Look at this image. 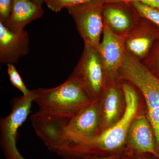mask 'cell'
<instances>
[{
  "label": "cell",
  "instance_id": "obj_1",
  "mask_svg": "<svg viewBox=\"0 0 159 159\" xmlns=\"http://www.w3.org/2000/svg\"><path fill=\"white\" fill-rule=\"evenodd\" d=\"M94 100L82 84L71 75L56 87L35 89L34 102L39 110L31 115V119L64 122L77 116Z\"/></svg>",
  "mask_w": 159,
  "mask_h": 159
},
{
  "label": "cell",
  "instance_id": "obj_2",
  "mask_svg": "<svg viewBox=\"0 0 159 159\" xmlns=\"http://www.w3.org/2000/svg\"><path fill=\"white\" fill-rule=\"evenodd\" d=\"M121 81L126 104L124 116L116 124L101 134L81 140L76 148L77 157L87 155L103 154L126 148L125 141L129 127L142 109L139 90L130 83Z\"/></svg>",
  "mask_w": 159,
  "mask_h": 159
},
{
  "label": "cell",
  "instance_id": "obj_3",
  "mask_svg": "<svg viewBox=\"0 0 159 159\" xmlns=\"http://www.w3.org/2000/svg\"><path fill=\"white\" fill-rule=\"evenodd\" d=\"M119 79L130 83L144 100L146 114L155 134L159 152V78L126 52L119 71Z\"/></svg>",
  "mask_w": 159,
  "mask_h": 159
},
{
  "label": "cell",
  "instance_id": "obj_4",
  "mask_svg": "<svg viewBox=\"0 0 159 159\" xmlns=\"http://www.w3.org/2000/svg\"><path fill=\"white\" fill-rule=\"evenodd\" d=\"M35 97V89H33L27 96L14 98L10 114L0 119V144L7 159H26L16 147L18 129L31 112Z\"/></svg>",
  "mask_w": 159,
  "mask_h": 159
},
{
  "label": "cell",
  "instance_id": "obj_5",
  "mask_svg": "<svg viewBox=\"0 0 159 159\" xmlns=\"http://www.w3.org/2000/svg\"><path fill=\"white\" fill-rule=\"evenodd\" d=\"M71 75L82 84L93 99H99L107 82L98 48L84 45L80 59Z\"/></svg>",
  "mask_w": 159,
  "mask_h": 159
},
{
  "label": "cell",
  "instance_id": "obj_6",
  "mask_svg": "<svg viewBox=\"0 0 159 159\" xmlns=\"http://www.w3.org/2000/svg\"><path fill=\"white\" fill-rule=\"evenodd\" d=\"M105 0H90L77 6L66 8L74 19L84 45L99 48L104 23L102 9Z\"/></svg>",
  "mask_w": 159,
  "mask_h": 159
},
{
  "label": "cell",
  "instance_id": "obj_7",
  "mask_svg": "<svg viewBox=\"0 0 159 159\" xmlns=\"http://www.w3.org/2000/svg\"><path fill=\"white\" fill-rule=\"evenodd\" d=\"M125 146L134 153H149L159 159L156 137L146 111L141 110L132 120L127 131Z\"/></svg>",
  "mask_w": 159,
  "mask_h": 159
},
{
  "label": "cell",
  "instance_id": "obj_8",
  "mask_svg": "<svg viewBox=\"0 0 159 159\" xmlns=\"http://www.w3.org/2000/svg\"><path fill=\"white\" fill-rule=\"evenodd\" d=\"M100 100L99 134L119 122L125 114L126 100L120 79L109 83Z\"/></svg>",
  "mask_w": 159,
  "mask_h": 159
},
{
  "label": "cell",
  "instance_id": "obj_9",
  "mask_svg": "<svg viewBox=\"0 0 159 159\" xmlns=\"http://www.w3.org/2000/svg\"><path fill=\"white\" fill-rule=\"evenodd\" d=\"M158 39L159 27L147 19L140 17L124 38L125 51L142 61Z\"/></svg>",
  "mask_w": 159,
  "mask_h": 159
},
{
  "label": "cell",
  "instance_id": "obj_10",
  "mask_svg": "<svg viewBox=\"0 0 159 159\" xmlns=\"http://www.w3.org/2000/svg\"><path fill=\"white\" fill-rule=\"evenodd\" d=\"M105 70L107 84L119 80V71L126 51L124 39L104 25L102 39L98 48Z\"/></svg>",
  "mask_w": 159,
  "mask_h": 159
},
{
  "label": "cell",
  "instance_id": "obj_11",
  "mask_svg": "<svg viewBox=\"0 0 159 159\" xmlns=\"http://www.w3.org/2000/svg\"><path fill=\"white\" fill-rule=\"evenodd\" d=\"M102 13L104 25L122 38L128 34L140 17L129 2L106 3Z\"/></svg>",
  "mask_w": 159,
  "mask_h": 159
},
{
  "label": "cell",
  "instance_id": "obj_12",
  "mask_svg": "<svg viewBox=\"0 0 159 159\" xmlns=\"http://www.w3.org/2000/svg\"><path fill=\"white\" fill-rule=\"evenodd\" d=\"M29 36L25 30L15 33L0 22V62L4 64L17 63L29 53Z\"/></svg>",
  "mask_w": 159,
  "mask_h": 159
},
{
  "label": "cell",
  "instance_id": "obj_13",
  "mask_svg": "<svg viewBox=\"0 0 159 159\" xmlns=\"http://www.w3.org/2000/svg\"><path fill=\"white\" fill-rule=\"evenodd\" d=\"M43 14L42 8L31 0H13L11 14L2 24L10 31L18 33L24 31L27 25Z\"/></svg>",
  "mask_w": 159,
  "mask_h": 159
},
{
  "label": "cell",
  "instance_id": "obj_14",
  "mask_svg": "<svg viewBox=\"0 0 159 159\" xmlns=\"http://www.w3.org/2000/svg\"><path fill=\"white\" fill-rule=\"evenodd\" d=\"M140 17L147 19L159 27V8L137 1L129 2Z\"/></svg>",
  "mask_w": 159,
  "mask_h": 159
},
{
  "label": "cell",
  "instance_id": "obj_15",
  "mask_svg": "<svg viewBox=\"0 0 159 159\" xmlns=\"http://www.w3.org/2000/svg\"><path fill=\"white\" fill-rule=\"evenodd\" d=\"M141 62L159 78V39L153 44L148 55Z\"/></svg>",
  "mask_w": 159,
  "mask_h": 159
},
{
  "label": "cell",
  "instance_id": "obj_16",
  "mask_svg": "<svg viewBox=\"0 0 159 159\" xmlns=\"http://www.w3.org/2000/svg\"><path fill=\"white\" fill-rule=\"evenodd\" d=\"M134 153L127 148L103 154L87 155L76 159H132Z\"/></svg>",
  "mask_w": 159,
  "mask_h": 159
},
{
  "label": "cell",
  "instance_id": "obj_17",
  "mask_svg": "<svg viewBox=\"0 0 159 159\" xmlns=\"http://www.w3.org/2000/svg\"><path fill=\"white\" fill-rule=\"evenodd\" d=\"M7 72L9 75V80L12 85L22 93L23 96H27L30 93L31 91L26 87L25 83L17 70L13 65H7Z\"/></svg>",
  "mask_w": 159,
  "mask_h": 159
},
{
  "label": "cell",
  "instance_id": "obj_18",
  "mask_svg": "<svg viewBox=\"0 0 159 159\" xmlns=\"http://www.w3.org/2000/svg\"><path fill=\"white\" fill-rule=\"evenodd\" d=\"M90 0H46L47 7L51 11L58 12L64 8L77 6Z\"/></svg>",
  "mask_w": 159,
  "mask_h": 159
},
{
  "label": "cell",
  "instance_id": "obj_19",
  "mask_svg": "<svg viewBox=\"0 0 159 159\" xmlns=\"http://www.w3.org/2000/svg\"><path fill=\"white\" fill-rule=\"evenodd\" d=\"M13 0H0V22L4 23L11 14Z\"/></svg>",
  "mask_w": 159,
  "mask_h": 159
},
{
  "label": "cell",
  "instance_id": "obj_20",
  "mask_svg": "<svg viewBox=\"0 0 159 159\" xmlns=\"http://www.w3.org/2000/svg\"><path fill=\"white\" fill-rule=\"evenodd\" d=\"M118 2H130L137 1L144 3L148 6L159 8V0H117Z\"/></svg>",
  "mask_w": 159,
  "mask_h": 159
},
{
  "label": "cell",
  "instance_id": "obj_21",
  "mask_svg": "<svg viewBox=\"0 0 159 159\" xmlns=\"http://www.w3.org/2000/svg\"><path fill=\"white\" fill-rule=\"evenodd\" d=\"M132 159H158L152 155L148 153H134Z\"/></svg>",
  "mask_w": 159,
  "mask_h": 159
},
{
  "label": "cell",
  "instance_id": "obj_22",
  "mask_svg": "<svg viewBox=\"0 0 159 159\" xmlns=\"http://www.w3.org/2000/svg\"><path fill=\"white\" fill-rule=\"evenodd\" d=\"M31 1L38 6L42 7L43 3L45 2L46 0H31Z\"/></svg>",
  "mask_w": 159,
  "mask_h": 159
}]
</instances>
